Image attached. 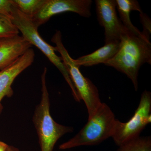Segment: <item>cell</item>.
<instances>
[{"label":"cell","mask_w":151,"mask_h":151,"mask_svg":"<svg viewBox=\"0 0 151 151\" xmlns=\"http://www.w3.org/2000/svg\"><path fill=\"white\" fill-rule=\"evenodd\" d=\"M146 63L151 64L150 40L143 35H136L126 29L120 38L117 53L104 64L127 75L137 91L139 70Z\"/></svg>","instance_id":"obj_1"},{"label":"cell","mask_w":151,"mask_h":151,"mask_svg":"<svg viewBox=\"0 0 151 151\" xmlns=\"http://www.w3.org/2000/svg\"><path fill=\"white\" fill-rule=\"evenodd\" d=\"M47 71L45 67L41 76V98L39 104L36 107L33 121L38 136L41 151H53L60 138L73 132V129L58 124L50 115L49 96L46 86Z\"/></svg>","instance_id":"obj_2"},{"label":"cell","mask_w":151,"mask_h":151,"mask_svg":"<svg viewBox=\"0 0 151 151\" xmlns=\"http://www.w3.org/2000/svg\"><path fill=\"white\" fill-rule=\"evenodd\" d=\"M116 119L110 107L106 103H102L78 134L60 145L59 149L65 150L80 146L99 145L111 137Z\"/></svg>","instance_id":"obj_3"},{"label":"cell","mask_w":151,"mask_h":151,"mask_svg":"<svg viewBox=\"0 0 151 151\" xmlns=\"http://www.w3.org/2000/svg\"><path fill=\"white\" fill-rule=\"evenodd\" d=\"M11 19L19 32L22 33V37L24 39L32 45H35L38 48L59 70L70 86L74 100L77 102H80L81 98L62 58L61 57L58 56L55 53L57 51L55 47L51 46L44 40L38 31V27L34 23L32 19L22 13L14 6L12 9Z\"/></svg>","instance_id":"obj_4"},{"label":"cell","mask_w":151,"mask_h":151,"mask_svg":"<svg viewBox=\"0 0 151 151\" xmlns=\"http://www.w3.org/2000/svg\"><path fill=\"white\" fill-rule=\"evenodd\" d=\"M55 44L57 51L60 53L63 61L67 68L76 90L81 100L85 103L88 113V119L94 116L102 103L100 98L99 91L96 86L89 78L84 77L71 58L62 42V34L57 31L51 39Z\"/></svg>","instance_id":"obj_5"},{"label":"cell","mask_w":151,"mask_h":151,"mask_svg":"<svg viewBox=\"0 0 151 151\" xmlns=\"http://www.w3.org/2000/svg\"><path fill=\"white\" fill-rule=\"evenodd\" d=\"M151 93L145 90L134 115L127 122L116 119L111 137L118 146L140 137L141 132L151 122Z\"/></svg>","instance_id":"obj_6"},{"label":"cell","mask_w":151,"mask_h":151,"mask_svg":"<svg viewBox=\"0 0 151 151\" xmlns=\"http://www.w3.org/2000/svg\"><path fill=\"white\" fill-rule=\"evenodd\" d=\"M92 3V0H46L39 11L31 19L39 27L53 16L67 12L89 18L91 16Z\"/></svg>","instance_id":"obj_7"},{"label":"cell","mask_w":151,"mask_h":151,"mask_svg":"<svg viewBox=\"0 0 151 151\" xmlns=\"http://www.w3.org/2000/svg\"><path fill=\"white\" fill-rule=\"evenodd\" d=\"M97 20L105 29V44L120 41L126 28L117 14L116 0L95 1Z\"/></svg>","instance_id":"obj_8"},{"label":"cell","mask_w":151,"mask_h":151,"mask_svg":"<svg viewBox=\"0 0 151 151\" xmlns=\"http://www.w3.org/2000/svg\"><path fill=\"white\" fill-rule=\"evenodd\" d=\"M35 53L32 48L27 50L13 63L0 71V114L3 107L1 102L4 97L13 94L12 86L17 76L32 64Z\"/></svg>","instance_id":"obj_9"},{"label":"cell","mask_w":151,"mask_h":151,"mask_svg":"<svg viewBox=\"0 0 151 151\" xmlns=\"http://www.w3.org/2000/svg\"><path fill=\"white\" fill-rule=\"evenodd\" d=\"M32 47L19 35L0 40V70L10 65Z\"/></svg>","instance_id":"obj_10"},{"label":"cell","mask_w":151,"mask_h":151,"mask_svg":"<svg viewBox=\"0 0 151 151\" xmlns=\"http://www.w3.org/2000/svg\"><path fill=\"white\" fill-rule=\"evenodd\" d=\"M119 46L120 41L105 44L104 46L92 53L73 60L76 64L79 67H89L100 63L104 64L116 55L119 50Z\"/></svg>","instance_id":"obj_11"},{"label":"cell","mask_w":151,"mask_h":151,"mask_svg":"<svg viewBox=\"0 0 151 151\" xmlns=\"http://www.w3.org/2000/svg\"><path fill=\"white\" fill-rule=\"evenodd\" d=\"M116 1V9L118 10L120 16L119 19L124 27L136 35H143L142 32L133 25L130 19V13L132 11H137L140 13L143 12L138 1L137 0Z\"/></svg>","instance_id":"obj_12"},{"label":"cell","mask_w":151,"mask_h":151,"mask_svg":"<svg viewBox=\"0 0 151 151\" xmlns=\"http://www.w3.org/2000/svg\"><path fill=\"white\" fill-rule=\"evenodd\" d=\"M46 1V0H12L14 6L31 18L37 13Z\"/></svg>","instance_id":"obj_13"},{"label":"cell","mask_w":151,"mask_h":151,"mask_svg":"<svg viewBox=\"0 0 151 151\" xmlns=\"http://www.w3.org/2000/svg\"><path fill=\"white\" fill-rule=\"evenodd\" d=\"M119 147L116 151H151V138L140 136Z\"/></svg>","instance_id":"obj_14"},{"label":"cell","mask_w":151,"mask_h":151,"mask_svg":"<svg viewBox=\"0 0 151 151\" xmlns=\"http://www.w3.org/2000/svg\"><path fill=\"white\" fill-rule=\"evenodd\" d=\"M19 33L11 17L0 14V40L18 35Z\"/></svg>","instance_id":"obj_15"},{"label":"cell","mask_w":151,"mask_h":151,"mask_svg":"<svg viewBox=\"0 0 151 151\" xmlns=\"http://www.w3.org/2000/svg\"><path fill=\"white\" fill-rule=\"evenodd\" d=\"M140 18L141 23L142 25L143 30L142 32L143 35L150 40L151 33V19L148 16L143 12L140 13Z\"/></svg>","instance_id":"obj_16"},{"label":"cell","mask_w":151,"mask_h":151,"mask_svg":"<svg viewBox=\"0 0 151 151\" xmlns=\"http://www.w3.org/2000/svg\"><path fill=\"white\" fill-rule=\"evenodd\" d=\"M13 6L12 0H0V14L11 17Z\"/></svg>","instance_id":"obj_17"},{"label":"cell","mask_w":151,"mask_h":151,"mask_svg":"<svg viewBox=\"0 0 151 151\" xmlns=\"http://www.w3.org/2000/svg\"><path fill=\"white\" fill-rule=\"evenodd\" d=\"M8 146L5 143L0 141V151H6Z\"/></svg>","instance_id":"obj_18"},{"label":"cell","mask_w":151,"mask_h":151,"mask_svg":"<svg viewBox=\"0 0 151 151\" xmlns=\"http://www.w3.org/2000/svg\"><path fill=\"white\" fill-rule=\"evenodd\" d=\"M6 151H19L18 149L13 146H9Z\"/></svg>","instance_id":"obj_19"}]
</instances>
